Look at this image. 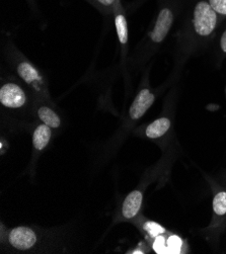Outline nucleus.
Masks as SVG:
<instances>
[{
  "mask_svg": "<svg viewBox=\"0 0 226 254\" xmlns=\"http://www.w3.org/2000/svg\"><path fill=\"white\" fill-rule=\"evenodd\" d=\"M144 230L151 237H156L165 232L164 228L155 222H146L144 224Z\"/></svg>",
  "mask_w": 226,
  "mask_h": 254,
  "instance_id": "ddd939ff",
  "label": "nucleus"
},
{
  "mask_svg": "<svg viewBox=\"0 0 226 254\" xmlns=\"http://www.w3.org/2000/svg\"><path fill=\"white\" fill-rule=\"evenodd\" d=\"M115 24L118 39L121 44H126L128 41V29H127V21L123 14H118L115 18Z\"/></svg>",
  "mask_w": 226,
  "mask_h": 254,
  "instance_id": "9b49d317",
  "label": "nucleus"
},
{
  "mask_svg": "<svg viewBox=\"0 0 226 254\" xmlns=\"http://www.w3.org/2000/svg\"><path fill=\"white\" fill-rule=\"evenodd\" d=\"M143 194L140 190H133L130 192L123 202L122 214L126 219L134 218L142 206Z\"/></svg>",
  "mask_w": 226,
  "mask_h": 254,
  "instance_id": "423d86ee",
  "label": "nucleus"
},
{
  "mask_svg": "<svg viewBox=\"0 0 226 254\" xmlns=\"http://www.w3.org/2000/svg\"><path fill=\"white\" fill-rule=\"evenodd\" d=\"M38 116H39L40 120L44 124L49 126L50 128L56 129L61 124V121H60V118L58 117V115L48 107H41L38 110Z\"/></svg>",
  "mask_w": 226,
  "mask_h": 254,
  "instance_id": "9d476101",
  "label": "nucleus"
},
{
  "mask_svg": "<svg viewBox=\"0 0 226 254\" xmlns=\"http://www.w3.org/2000/svg\"><path fill=\"white\" fill-rule=\"evenodd\" d=\"M172 20H173V16L169 9L164 8L159 12L155 27L152 33L150 34V37H151V40L153 42L160 43L164 40V38L168 34V31L171 28Z\"/></svg>",
  "mask_w": 226,
  "mask_h": 254,
  "instance_id": "39448f33",
  "label": "nucleus"
},
{
  "mask_svg": "<svg viewBox=\"0 0 226 254\" xmlns=\"http://www.w3.org/2000/svg\"><path fill=\"white\" fill-rule=\"evenodd\" d=\"M17 73L20 78L27 83H32L40 79V74L37 69L29 62H21L17 66Z\"/></svg>",
  "mask_w": 226,
  "mask_h": 254,
  "instance_id": "1a4fd4ad",
  "label": "nucleus"
},
{
  "mask_svg": "<svg viewBox=\"0 0 226 254\" xmlns=\"http://www.w3.org/2000/svg\"><path fill=\"white\" fill-rule=\"evenodd\" d=\"M170 128V121L167 118H160L150 124L145 131V134L150 139H156L163 136Z\"/></svg>",
  "mask_w": 226,
  "mask_h": 254,
  "instance_id": "0eeeda50",
  "label": "nucleus"
},
{
  "mask_svg": "<svg viewBox=\"0 0 226 254\" xmlns=\"http://www.w3.org/2000/svg\"><path fill=\"white\" fill-rule=\"evenodd\" d=\"M133 253H143V252H141V251H139V250H138V251H134Z\"/></svg>",
  "mask_w": 226,
  "mask_h": 254,
  "instance_id": "6ab92c4d",
  "label": "nucleus"
},
{
  "mask_svg": "<svg viewBox=\"0 0 226 254\" xmlns=\"http://www.w3.org/2000/svg\"><path fill=\"white\" fill-rule=\"evenodd\" d=\"M220 44H221V49L224 53H226V31L223 33L222 37H221V41H220Z\"/></svg>",
  "mask_w": 226,
  "mask_h": 254,
  "instance_id": "f3484780",
  "label": "nucleus"
},
{
  "mask_svg": "<svg viewBox=\"0 0 226 254\" xmlns=\"http://www.w3.org/2000/svg\"><path fill=\"white\" fill-rule=\"evenodd\" d=\"M154 95L148 89H142L135 97L129 110V115L132 120H138L144 116L148 109L154 103Z\"/></svg>",
  "mask_w": 226,
  "mask_h": 254,
  "instance_id": "20e7f679",
  "label": "nucleus"
},
{
  "mask_svg": "<svg viewBox=\"0 0 226 254\" xmlns=\"http://www.w3.org/2000/svg\"><path fill=\"white\" fill-rule=\"evenodd\" d=\"M213 210L218 216H223L226 214V192H218L213 199Z\"/></svg>",
  "mask_w": 226,
  "mask_h": 254,
  "instance_id": "f8f14e48",
  "label": "nucleus"
},
{
  "mask_svg": "<svg viewBox=\"0 0 226 254\" xmlns=\"http://www.w3.org/2000/svg\"><path fill=\"white\" fill-rule=\"evenodd\" d=\"M9 243L17 250H29L37 242L36 233L28 227H16L8 236Z\"/></svg>",
  "mask_w": 226,
  "mask_h": 254,
  "instance_id": "7ed1b4c3",
  "label": "nucleus"
},
{
  "mask_svg": "<svg viewBox=\"0 0 226 254\" xmlns=\"http://www.w3.org/2000/svg\"><path fill=\"white\" fill-rule=\"evenodd\" d=\"M166 243H167V248H168L169 253H180L181 252L182 246H183V241L179 236H177V235L170 236Z\"/></svg>",
  "mask_w": 226,
  "mask_h": 254,
  "instance_id": "4468645a",
  "label": "nucleus"
},
{
  "mask_svg": "<svg viewBox=\"0 0 226 254\" xmlns=\"http://www.w3.org/2000/svg\"><path fill=\"white\" fill-rule=\"evenodd\" d=\"M209 4L216 12L226 15V0H209Z\"/></svg>",
  "mask_w": 226,
  "mask_h": 254,
  "instance_id": "dca6fc26",
  "label": "nucleus"
},
{
  "mask_svg": "<svg viewBox=\"0 0 226 254\" xmlns=\"http://www.w3.org/2000/svg\"><path fill=\"white\" fill-rule=\"evenodd\" d=\"M96 1L99 2L100 4L105 5V6H110V5H112L114 3L115 0H96Z\"/></svg>",
  "mask_w": 226,
  "mask_h": 254,
  "instance_id": "a211bd4d",
  "label": "nucleus"
},
{
  "mask_svg": "<svg viewBox=\"0 0 226 254\" xmlns=\"http://www.w3.org/2000/svg\"><path fill=\"white\" fill-rule=\"evenodd\" d=\"M167 241L165 240V238L161 235H158L155 237L154 243H153V250L158 253H169L168 252V248H167Z\"/></svg>",
  "mask_w": 226,
  "mask_h": 254,
  "instance_id": "2eb2a0df",
  "label": "nucleus"
},
{
  "mask_svg": "<svg viewBox=\"0 0 226 254\" xmlns=\"http://www.w3.org/2000/svg\"><path fill=\"white\" fill-rule=\"evenodd\" d=\"M26 93L17 84L6 83L0 89V103L9 109H18L26 104Z\"/></svg>",
  "mask_w": 226,
  "mask_h": 254,
  "instance_id": "f03ea898",
  "label": "nucleus"
},
{
  "mask_svg": "<svg viewBox=\"0 0 226 254\" xmlns=\"http://www.w3.org/2000/svg\"><path fill=\"white\" fill-rule=\"evenodd\" d=\"M217 22L216 11L205 1L199 2L194 10V28L198 35L209 36Z\"/></svg>",
  "mask_w": 226,
  "mask_h": 254,
  "instance_id": "f257e3e1",
  "label": "nucleus"
},
{
  "mask_svg": "<svg viewBox=\"0 0 226 254\" xmlns=\"http://www.w3.org/2000/svg\"><path fill=\"white\" fill-rule=\"evenodd\" d=\"M50 139H51V128L46 124L40 125L33 135V144L37 150H43L47 147Z\"/></svg>",
  "mask_w": 226,
  "mask_h": 254,
  "instance_id": "6e6552de",
  "label": "nucleus"
}]
</instances>
